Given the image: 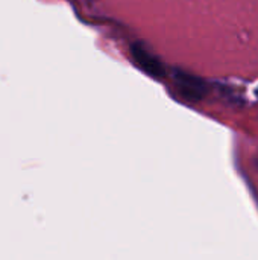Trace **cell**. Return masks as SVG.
Returning a JSON list of instances; mask_svg holds the SVG:
<instances>
[{"label": "cell", "instance_id": "cell-3", "mask_svg": "<svg viewBox=\"0 0 258 260\" xmlns=\"http://www.w3.org/2000/svg\"><path fill=\"white\" fill-rule=\"evenodd\" d=\"M257 96H258V90H257Z\"/></svg>", "mask_w": 258, "mask_h": 260}, {"label": "cell", "instance_id": "cell-2", "mask_svg": "<svg viewBox=\"0 0 258 260\" xmlns=\"http://www.w3.org/2000/svg\"><path fill=\"white\" fill-rule=\"evenodd\" d=\"M131 53L134 56V61L138 64V67H141L146 73H149L154 78H163L166 70L161 64V61L154 56L144 44L141 43H132L131 44Z\"/></svg>", "mask_w": 258, "mask_h": 260}, {"label": "cell", "instance_id": "cell-1", "mask_svg": "<svg viewBox=\"0 0 258 260\" xmlns=\"http://www.w3.org/2000/svg\"><path fill=\"white\" fill-rule=\"evenodd\" d=\"M173 78H175L176 90L179 91V94L184 99L196 102V101H201L205 98L208 87H207L205 81H202L201 78L190 75L187 72H182V70H175Z\"/></svg>", "mask_w": 258, "mask_h": 260}]
</instances>
